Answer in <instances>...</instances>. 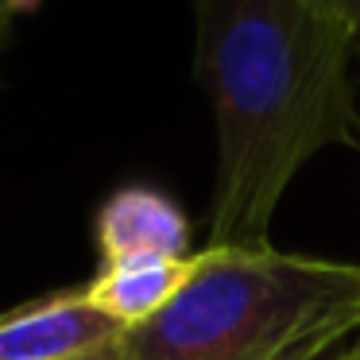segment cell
<instances>
[{
	"mask_svg": "<svg viewBox=\"0 0 360 360\" xmlns=\"http://www.w3.org/2000/svg\"><path fill=\"white\" fill-rule=\"evenodd\" d=\"M194 74L217 120L210 248H259L321 148L360 143L349 24L329 0H190Z\"/></svg>",
	"mask_w": 360,
	"mask_h": 360,
	"instance_id": "obj_1",
	"label": "cell"
},
{
	"mask_svg": "<svg viewBox=\"0 0 360 360\" xmlns=\"http://www.w3.org/2000/svg\"><path fill=\"white\" fill-rule=\"evenodd\" d=\"M360 333V264L271 244L205 248L151 321L120 337L124 360H318Z\"/></svg>",
	"mask_w": 360,
	"mask_h": 360,
	"instance_id": "obj_2",
	"label": "cell"
},
{
	"mask_svg": "<svg viewBox=\"0 0 360 360\" xmlns=\"http://www.w3.org/2000/svg\"><path fill=\"white\" fill-rule=\"evenodd\" d=\"M128 329L89 298V290H63L43 302L0 314V360H82L120 345Z\"/></svg>",
	"mask_w": 360,
	"mask_h": 360,
	"instance_id": "obj_3",
	"label": "cell"
},
{
	"mask_svg": "<svg viewBox=\"0 0 360 360\" xmlns=\"http://www.w3.org/2000/svg\"><path fill=\"white\" fill-rule=\"evenodd\" d=\"M101 264L124 256H190V225L171 198L148 186H124L97 213Z\"/></svg>",
	"mask_w": 360,
	"mask_h": 360,
	"instance_id": "obj_4",
	"label": "cell"
},
{
	"mask_svg": "<svg viewBox=\"0 0 360 360\" xmlns=\"http://www.w3.org/2000/svg\"><path fill=\"white\" fill-rule=\"evenodd\" d=\"M190 267H194V256H124L101 264L97 279L86 290L109 318H117L124 329H136L179 295L182 283L190 279Z\"/></svg>",
	"mask_w": 360,
	"mask_h": 360,
	"instance_id": "obj_5",
	"label": "cell"
},
{
	"mask_svg": "<svg viewBox=\"0 0 360 360\" xmlns=\"http://www.w3.org/2000/svg\"><path fill=\"white\" fill-rule=\"evenodd\" d=\"M337 12H341V20L349 24L352 39H356V51H360V0H329Z\"/></svg>",
	"mask_w": 360,
	"mask_h": 360,
	"instance_id": "obj_6",
	"label": "cell"
},
{
	"mask_svg": "<svg viewBox=\"0 0 360 360\" xmlns=\"http://www.w3.org/2000/svg\"><path fill=\"white\" fill-rule=\"evenodd\" d=\"M32 4H35V0H0V32H4V27H8L20 12L32 8Z\"/></svg>",
	"mask_w": 360,
	"mask_h": 360,
	"instance_id": "obj_7",
	"label": "cell"
},
{
	"mask_svg": "<svg viewBox=\"0 0 360 360\" xmlns=\"http://www.w3.org/2000/svg\"><path fill=\"white\" fill-rule=\"evenodd\" d=\"M82 360H124L120 356V349L112 345V349H101V352H89V356H82Z\"/></svg>",
	"mask_w": 360,
	"mask_h": 360,
	"instance_id": "obj_8",
	"label": "cell"
},
{
	"mask_svg": "<svg viewBox=\"0 0 360 360\" xmlns=\"http://www.w3.org/2000/svg\"><path fill=\"white\" fill-rule=\"evenodd\" d=\"M345 360H360V345H356V349H352V352H349V356H345Z\"/></svg>",
	"mask_w": 360,
	"mask_h": 360,
	"instance_id": "obj_9",
	"label": "cell"
}]
</instances>
